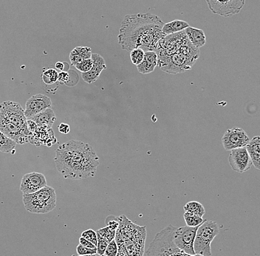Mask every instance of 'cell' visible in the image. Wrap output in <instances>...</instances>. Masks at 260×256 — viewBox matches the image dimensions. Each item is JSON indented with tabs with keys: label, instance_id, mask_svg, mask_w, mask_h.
<instances>
[{
	"label": "cell",
	"instance_id": "27",
	"mask_svg": "<svg viewBox=\"0 0 260 256\" xmlns=\"http://www.w3.org/2000/svg\"><path fill=\"white\" fill-rule=\"evenodd\" d=\"M97 234L102 236L104 239H106L108 242H110L112 240H114L115 238V235H116V231L115 230H111L108 226H105L104 228L99 229L97 230Z\"/></svg>",
	"mask_w": 260,
	"mask_h": 256
},
{
	"label": "cell",
	"instance_id": "26",
	"mask_svg": "<svg viewBox=\"0 0 260 256\" xmlns=\"http://www.w3.org/2000/svg\"><path fill=\"white\" fill-rule=\"evenodd\" d=\"M144 54H145V51L140 48L131 50L130 51V60H131L132 63L135 65H139L144 58Z\"/></svg>",
	"mask_w": 260,
	"mask_h": 256
},
{
	"label": "cell",
	"instance_id": "22",
	"mask_svg": "<svg viewBox=\"0 0 260 256\" xmlns=\"http://www.w3.org/2000/svg\"><path fill=\"white\" fill-rule=\"evenodd\" d=\"M16 142L7 137L0 130V152L4 153H12L15 151L16 146Z\"/></svg>",
	"mask_w": 260,
	"mask_h": 256
},
{
	"label": "cell",
	"instance_id": "24",
	"mask_svg": "<svg viewBox=\"0 0 260 256\" xmlns=\"http://www.w3.org/2000/svg\"><path fill=\"white\" fill-rule=\"evenodd\" d=\"M184 218L186 226H191V227H197V226H200L205 221L203 217H199V216L188 212H185Z\"/></svg>",
	"mask_w": 260,
	"mask_h": 256
},
{
	"label": "cell",
	"instance_id": "35",
	"mask_svg": "<svg viewBox=\"0 0 260 256\" xmlns=\"http://www.w3.org/2000/svg\"><path fill=\"white\" fill-rule=\"evenodd\" d=\"M58 128H59V131H60V133H62V134H68V133H70V125H67V124L61 123L59 125Z\"/></svg>",
	"mask_w": 260,
	"mask_h": 256
},
{
	"label": "cell",
	"instance_id": "10",
	"mask_svg": "<svg viewBox=\"0 0 260 256\" xmlns=\"http://www.w3.org/2000/svg\"><path fill=\"white\" fill-rule=\"evenodd\" d=\"M198 227L199 226L191 227L189 226L176 227L173 236V241L175 245L187 254L196 255L194 250V243Z\"/></svg>",
	"mask_w": 260,
	"mask_h": 256
},
{
	"label": "cell",
	"instance_id": "7",
	"mask_svg": "<svg viewBox=\"0 0 260 256\" xmlns=\"http://www.w3.org/2000/svg\"><path fill=\"white\" fill-rule=\"evenodd\" d=\"M220 233V228L216 222L205 220L199 226L194 243L195 254L202 256H212L211 244Z\"/></svg>",
	"mask_w": 260,
	"mask_h": 256
},
{
	"label": "cell",
	"instance_id": "17",
	"mask_svg": "<svg viewBox=\"0 0 260 256\" xmlns=\"http://www.w3.org/2000/svg\"><path fill=\"white\" fill-rule=\"evenodd\" d=\"M29 120V119H28ZM42 128H51L52 125L56 120V115L52 108H47L39 112L30 119Z\"/></svg>",
	"mask_w": 260,
	"mask_h": 256
},
{
	"label": "cell",
	"instance_id": "14",
	"mask_svg": "<svg viewBox=\"0 0 260 256\" xmlns=\"http://www.w3.org/2000/svg\"><path fill=\"white\" fill-rule=\"evenodd\" d=\"M47 186L46 176L39 173H29L22 177L20 191L23 194L33 193Z\"/></svg>",
	"mask_w": 260,
	"mask_h": 256
},
{
	"label": "cell",
	"instance_id": "4",
	"mask_svg": "<svg viewBox=\"0 0 260 256\" xmlns=\"http://www.w3.org/2000/svg\"><path fill=\"white\" fill-rule=\"evenodd\" d=\"M199 49L192 46L189 40L171 56L159 59L157 64L167 74H182L192 69L195 62L199 58Z\"/></svg>",
	"mask_w": 260,
	"mask_h": 256
},
{
	"label": "cell",
	"instance_id": "2",
	"mask_svg": "<svg viewBox=\"0 0 260 256\" xmlns=\"http://www.w3.org/2000/svg\"><path fill=\"white\" fill-rule=\"evenodd\" d=\"M54 161L64 178L73 180L95 176L99 165V158L92 146L77 140L59 146Z\"/></svg>",
	"mask_w": 260,
	"mask_h": 256
},
{
	"label": "cell",
	"instance_id": "11",
	"mask_svg": "<svg viewBox=\"0 0 260 256\" xmlns=\"http://www.w3.org/2000/svg\"><path fill=\"white\" fill-rule=\"evenodd\" d=\"M250 139L243 129L240 128H233L225 132L222 143L225 150L227 151L246 147L249 143Z\"/></svg>",
	"mask_w": 260,
	"mask_h": 256
},
{
	"label": "cell",
	"instance_id": "29",
	"mask_svg": "<svg viewBox=\"0 0 260 256\" xmlns=\"http://www.w3.org/2000/svg\"><path fill=\"white\" fill-rule=\"evenodd\" d=\"M108 244L109 242L106 239L97 234V254L99 255L100 256H105V250H106Z\"/></svg>",
	"mask_w": 260,
	"mask_h": 256
},
{
	"label": "cell",
	"instance_id": "19",
	"mask_svg": "<svg viewBox=\"0 0 260 256\" xmlns=\"http://www.w3.org/2000/svg\"><path fill=\"white\" fill-rule=\"evenodd\" d=\"M252 164L257 170H260V136H255L250 140L246 146Z\"/></svg>",
	"mask_w": 260,
	"mask_h": 256
},
{
	"label": "cell",
	"instance_id": "5",
	"mask_svg": "<svg viewBox=\"0 0 260 256\" xmlns=\"http://www.w3.org/2000/svg\"><path fill=\"white\" fill-rule=\"evenodd\" d=\"M22 201L28 212L34 214H46L56 208V191L47 185L33 193L23 194Z\"/></svg>",
	"mask_w": 260,
	"mask_h": 256
},
{
	"label": "cell",
	"instance_id": "8",
	"mask_svg": "<svg viewBox=\"0 0 260 256\" xmlns=\"http://www.w3.org/2000/svg\"><path fill=\"white\" fill-rule=\"evenodd\" d=\"M0 122L15 125L31 139L30 131L28 128V119L25 117L24 109L20 104L11 101L0 103Z\"/></svg>",
	"mask_w": 260,
	"mask_h": 256
},
{
	"label": "cell",
	"instance_id": "6",
	"mask_svg": "<svg viewBox=\"0 0 260 256\" xmlns=\"http://www.w3.org/2000/svg\"><path fill=\"white\" fill-rule=\"evenodd\" d=\"M175 229L170 224L157 233L147 250V256H202L187 254L175 245L173 241Z\"/></svg>",
	"mask_w": 260,
	"mask_h": 256
},
{
	"label": "cell",
	"instance_id": "12",
	"mask_svg": "<svg viewBox=\"0 0 260 256\" xmlns=\"http://www.w3.org/2000/svg\"><path fill=\"white\" fill-rule=\"evenodd\" d=\"M229 162L232 170L240 174L246 172L252 166L251 157L245 147L230 150Z\"/></svg>",
	"mask_w": 260,
	"mask_h": 256
},
{
	"label": "cell",
	"instance_id": "28",
	"mask_svg": "<svg viewBox=\"0 0 260 256\" xmlns=\"http://www.w3.org/2000/svg\"><path fill=\"white\" fill-rule=\"evenodd\" d=\"M105 224L106 226H108L111 230H118L120 224V216H115L114 215H109L105 219Z\"/></svg>",
	"mask_w": 260,
	"mask_h": 256
},
{
	"label": "cell",
	"instance_id": "38",
	"mask_svg": "<svg viewBox=\"0 0 260 256\" xmlns=\"http://www.w3.org/2000/svg\"><path fill=\"white\" fill-rule=\"evenodd\" d=\"M96 256V254H95V255H90V256Z\"/></svg>",
	"mask_w": 260,
	"mask_h": 256
},
{
	"label": "cell",
	"instance_id": "39",
	"mask_svg": "<svg viewBox=\"0 0 260 256\" xmlns=\"http://www.w3.org/2000/svg\"></svg>",
	"mask_w": 260,
	"mask_h": 256
},
{
	"label": "cell",
	"instance_id": "33",
	"mask_svg": "<svg viewBox=\"0 0 260 256\" xmlns=\"http://www.w3.org/2000/svg\"><path fill=\"white\" fill-rule=\"evenodd\" d=\"M76 252L78 256H90V255L97 254L96 248H88V247H84L80 244L77 246Z\"/></svg>",
	"mask_w": 260,
	"mask_h": 256
},
{
	"label": "cell",
	"instance_id": "20",
	"mask_svg": "<svg viewBox=\"0 0 260 256\" xmlns=\"http://www.w3.org/2000/svg\"><path fill=\"white\" fill-rule=\"evenodd\" d=\"M92 49L89 47H76L70 53V60L72 65L75 66L78 63L88 59H91Z\"/></svg>",
	"mask_w": 260,
	"mask_h": 256
},
{
	"label": "cell",
	"instance_id": "13",
	"mask_svg": "<svg viewBox=\"0 0 260 256\" xmlns=\"http://www.w3.org/2000/svg\"><path fill=\"white\" fill-rule=\"evenodd\" d=\"M52 107L53 105L49 97L43 94H36L31 97L25 104L24 110L25 117L28 120L31 119L44 110L52 108Z\"/></svg>",
	"mask_w": 260,
	"mask_h": 256
},
{
	"label": "cell",
	"instance_id": "37",
	"mask_svg": "<svg viewBox=\"0 0 260 256\" xmlns=\"http://www.w3.org/2000/svg\"><path fill=\"white\" fill-rule=\"evenodd\" d=\"M68 65L66 63H61V62H58L55 64V67L58 70L60 71H66L65 66Z\"/></svg>",
	"mask_w": 260,
	"mask_h": 256
},
{
	"label": "cell",
	"instance_id": "9",
	"mask_svg": "<svg viewBox=\"0 0 260 256\" xmlns=\"http://www.w3.org/2000/svg\"><path fill=\"white\" fill-rule=\"evenodd\" d=\"M209 10L214 14L231 17L241 11L245 0H206Z\"/></svg>",
	"mask_w": 260,
	"mask_h": 256
},
{
	"label": "cell",
	"instance_id": "15",
	"mask_svg": "<svg viewBox=\"0 0 260 256\" xmlns=\"http://www.w3.org/2000/svg\"><path fill=\"white\" fill-rule=\"evenodd\" d=\"M93 64L92 68L87 73H82L81 77L85 82L92 84L98 80L103 70H106L107 64L105 59L98 53H92L91 56Z\"/></svg>",
	"mask_w": 260,
	"mask_h": 256
},
{
	"label": "cell",
	"instance_id": "30",
	"mask_svg": "<svg viewBox=\"0 0 260 256\" xmlns=\"http://www.w3.org/2000/svg\"><path fill=\"white\" fill-rule=\"evenodd\" d=\"M92 64H93V62H92V59H88V60H83L81 63L76 64L75 67L82 74V73H87L90 71L92 68Z\"/></svg>",
	"mask_w": 260,
	"mask_h": 256
},
{
	"label": "cell",
	"instance_id": "21",
	"mask_svg": "<svg viewBox=\"0 0 260 256\" xmlns=\"http://www.w3.org/2000/svg\"><path fill=\"white\" fill-rule=\"evenodd\" d=\"M189 27V24L185 21L176 19V20L164 24L162 28V32L165 36H168V35L174 34V33L185 31Z\"/></svg>",
	"mask_w": 260,
	"mask_h": 256
},
{
	"label": "cell",
	"instance_id": "32",
	"mask_svg": "<svg viewBox=\"0 0 260 256\" xmlns=\"http://www.w3.org/2000/svg\"><path fill=\"white\" fill-rule=\"evenodd\" d=\"M118 250L119 248H118L117 243L114 239L108 244L105 250V256H117Z\"/></svg>",
	"mask_w": 260,
	"mask_h": 256
},
{
	"label": "cell",
	"instance_id": "25",
	"mask_svg": "<svg viewBox=\"0 0 260 256\" xmlns=\"http://www.w3.org/2000/svg\"><path fill=\"white\" fill-rule=\"evenodd\" d=\"M58 78H59V73L57 72V70L53 68L44 70L42 75V81H44L46 84H55L56 81H58Z\"/></svg>",
	"mask_w": 260,
	"mask_h": 256
},
{
	"label": "cell",
	"instance_id": "23",
	"mask_svg": "<svg viewBox=\"0 0 260 256\" xmlns=\"http://www.w3.org/2000/svg\"><path fill=\"white\" fill-rule=\"evenodd\" d=\"M185 212H190L192 214L196 215L199 217H203L206 213V209L202 204L196 201H192V202H188L185 204L184 207Z\"/></svg>",
	"mask_w": 260,
	"mask_h": 256
},
{
	"label": "cell",
	"instance_id": "1",
	"mask_svg": "<svg viewBox=\"0 0 260 256\" xmlns=\"http://www.w3.org/2000/svg\"><path fill=\"white\" fill-rule=\"evenodd\" d=\"M164 25L158 16L150 13L126 15L119 29V46L129 52L137 48L154 51L159 41L165 36Z\"/></svg>",
	"mask_w": 260,
	"mask_h": 256
},
{
	"label": "cell",
	"instance_id": "3",
	"mask_svg": "<svg viewBox=\"0 0 260 256\" xmlns=\"http://www.w3.org/2000/svg\"><path fill=\"white\" fill-rule=\"evenodd\" d=\"M146 237L145 226L135 224L122 215L115 238L119 248L117 256H143Z\"/></svg>",
	"mask_w": 260,
	"mask_h": 256
},
{
	"label": "cell",
	"instance_id": "36",
	"mask_svg": "<svg viewBox=\"0 0 260 256\" xmlns=\"http://www.w3.org/2000/svg\"><path fill=\"white\" fill-rule=\"evenodd\" d=\"M79 244L84 246L85 247H88V248L95 249L96 248V246L94 245L92 243H91L89 240L84 239V238L81 237L79 239Z\"/></svg>",
	"mask_w": 260,
	"mask_h": 256
},
{
	"label": "cell",
	"instance_id": "16",
	"mask_svg": "<svg viewBox=\"0 0 260 256\" xmlns=\"http://www.w3.org/2000/svg\"><path fill=\"white\" fill-rule=\"evenodd\" d=\"M157 63V53L154 51H146L143 61L137 66L138 71L142 74H150L154 71Z\"/></svg>",
	"mask_w": 260,
	"mask_h": 256
},
{
	"label": "cell",
	"instance_id": "31",
	"mask_svg": "<svg viewBox=\"0 0 260 256\" xmlns=\"http://www.w3.org/2000/svg\"><path fill=\"white\" fill-rule=\"evenodd\" d=\"M81 237L84 238L87 240L91 241L94 245H97V233L92 229H88V230H84L81 233Z\"/></svg>",
	"mask_w": 260,
	"mask_h": 256
},
{
	"label": "cell",
	"instance_id": "18",
	"mask_svg": "<svg viewBox=\"0 0 260 256\" xmlns=\"http://www.w3.org/2000/svg\"><path fill=\"white\" fill-rule=\"evenodd\" d=\"M184 32L192 46L197 48L199 49L206 45V35L203 30L189 26Z\"/></svg>",
	"mask_w": 260,
	"mask_h": 256
},
{
	"label": "cell",
	"instance_id": "34",
	"mask_svg": "<svg viewBox=\"0 0 260 256\" xmlns=\"http://www.w3.org/2000/svg\"><path fill=\"white\" fill-rule=\"evenodd\" d=\"M69 80H70V74L67 71H61L59 73V78L58 81L61 84H67Z\"/></svg>",
	"mask_w": 260,
	"mask_h": 256
}]
</instances>
